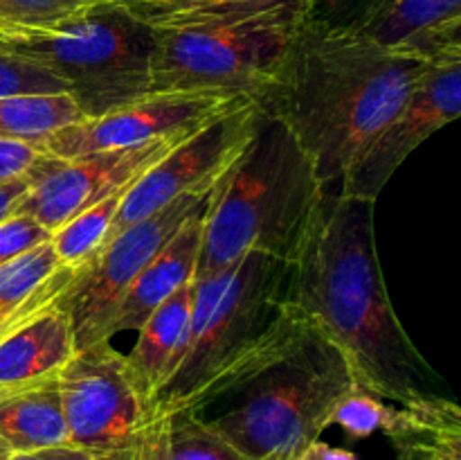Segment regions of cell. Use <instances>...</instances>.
<instances>
[{
	"mask_svg": "<svg viewBox=\"0 0 461 460\" xmlns=\"http://www.w3.org/2000/svg\"><path fill=\"white\" fill-rule=\"evenodd\" d=\"M250 97L216 93H151L131 106L93 120H77L52 131L41 143L59 161L129 149L153 140L180 138Z\"/></svg>",
	"mask_w": 461,
	"mask_h": 460,
	"instance_id": "cell-12",
	"label": "cell"
},
{
	"mask_svg": "<svg viewBox=\"0 0 461 460\" xmlns=\"http://www.w3.org/2000/svg\"><path fill=\"white\" fill-rule=\"evenodd\" d=\"M293 460H360V458L347 449H338V446L327 445V442L322 440H313Z\"/></svg>",
	"mask_w": 461,
	"mask_h": 460,
	"instance_id": "cell-32",
	"label": "cell"
},
{
	"mask_svg": "<svg viewBox=\"0 0 461 460\" xmlns=\"http://www.w3.org/2000/svg\"><path fill=\"white\" fill-rule=\"evenodd\" d=\"M345 25L381 48L428 61L461 48V0H360Z\"/></svg>",
	"mask_w": 461,
	"mask_h": 460,
	"instance_id": "cell-14",
	"label": "cell"
},
{
	"mask_svg": "<svg viewBox=\"0 0 461 460\" xmlns=\"http://www.w3.org/2000/svg\"><path fill=\"white\" fill-rule=\"evenodd\" d=\"M324 194L327 188L295 135L277 117L259 111L250 144L214 188L203 216L194 282L248 253L291 264Z\"/></svg>",
	"mask_w": 461,
	"mask_h": 460,
	"instance_id": "cell-4",
	"label": "cell"
},
{
	"mask_svg": "<svg viewBox=\"0 0 461 460\" xmlns=\"http://www.w3.org/2000/svg\"><path fill=\"white\" fill-rule=\"evenodd\" d=\"M7 460H129V449L99 451V449H86V446H75L68 442V445L32 451V454H14L9 455Z\"/></svg>",
	"mask_w": 461,
	"mask_h": 460,
	"instance_id": "cell-30",
	"label": "cell"
},
{
	"mask_svg": "<svg viewBox=\"0 0 461 460\" xmlns=\"http://www.w3.org/2000/svg\"><path fill=\"white\" fill-rule=\"evenodd\" d=\"M185 138V135H180ZM180 138L153 140L129 149H108L61 161L30 185L16 210L30 215L54 233L68 219L95 206L108 194L133 185L153 162L160 161Z\"/></svg>",
	"mask_w": 461,
	"mask_h": 460,
	"instance_id": "cell-13",
	"label": "cell"
},
{
	"mask_svg": "<svg viewBox=\"0 0 461 460\" xmlns=\"http://www.w3.org/2000/svg\"><path fill=\"white\" fill-rule=\"evenodd\" d=\"M309 16L306 0H291L237 16L153 27V93L252 99L275 75Z\"/></svg>",
	"mask_w": 461,
	"mask_h": 460,
	"instance_id": "cell-6",
	"label": "cell"
},
{
	"mask_svg": "<svg viewBox=\"0 0 461 460\" xmlns=\"http://www.w3.org/2000/svg\"><path fill=\"white\" fill-rule=\"evenodd\" d=\"M383 433L396 460H461V409L439 392L392 406Z\"/></svg>",
	"mask_w": 461,
	"mask_h": 460,
	"instance_id": "cell-18",
	"label": "cell"
},
{
	"mask_svg": "<svg viewBox=\"0 0 461 460\" xmlns=\"http://www.w3.org/2000/svg\"><path fill=\"white\" fill-rule=\"evenodd\" d=\"M461 113V48L428 59L394 115L376 131L338 183V192L376 201L405 158Z\"/></svg>",
	"mask_w": 461,
	"mask_h": 460,
	"instance_id": "cell-11",
	"label": "cell"
},
{
	"mask_svg": "<svg viewBox=\"0 0 461 460\" xmlns=\"http://www.w3.org/2000/svg\"><path fill=\"white\" fill-rule=\"evenodd\" d=\"M257 117V104L243 99L180 138L126 189L108 239L126 225L151 216L176 198L214 188L250 144Z\"/></svg>",
	"mask_w": 461,
	"mask_h": 460,
	"instance_id": "cell-9",
	"label": "cell"
},
{
	"mask_svg": "<svg viewBox=\"0 0 461 460\" xmlns=\"http://www.w3.org/2000/svg\"><path fill=\"white\" fill-rule=\"evenodd\" d=\"M288 273V262L248 253L228 269L194 282L187 347L156 409L196 410L255 354L286 307Z\"/></svg>",
	"mask_w": 461,
	"mask_h": 460,
	"instance_id": "cell-5",
	"label": "cell"
},
{
	"mask_svg": "<svg viewBox=\"0 0 461 460\" xmlns=\"http://www.w3.org/2000/svg\"><path fill=\"white\" fill-rule=\"evenodd\" d=\"M59 158L50 156L39 143L16 138H0V183L30 179L34 183L59 165Z\"/></svg>",
	"mask_w": 461,
	"mask_h": 460,
	"instance_id": "cell-28",
	"label": "cell"
},
{
	"mask_svg": "<svg viewBox=\"0 0 461 460\" xmlns=\"http://www.w3.org/2000/svg\"><path fill=\"white\" fill-rule=\"evenodd\" d=\"M66 93L61 81L0 41V97Z\"/></svg>",
	"mask_w": 461,
	"mask_h": 460,
	"instance_id": "cell-26",
	"label": "cell"
},
{
	"mask_svg": "<svg viewBox=\"0 0 461 460\" xmlns=\"http://www.w3.org/2000/svg\"><path fill=\"white\" fill-rule=\"evenodd\" d=\"M0 41L57 77L81 120L108 115L153 93V27L122 0H102L52 30Z\"/></svg>",
	"mask_w": 461,
	"mask_h": 460,
	"instance_id": "cell-7",
	"label": "cell"
},
{
	"mask_svg": "<svg viewBox=\"0 0 461 460\" xmlns=\"http://www.w3.org/2000/svg\"><path fill=\"white\" fill-rule=\"evenodd\" d=\"M129 460H241L192 409H153L129 446Z\"/></svg>",
	"mask_w": 461,
	"mask_h": 460,
	"instance_id": "cell-20",
	"label": "cell"
},
{
	"mask_svg": "<svg viewBox=\"0 0 461 460\" xmlns=\"http://www.w3.org/2000/svg\"><path fill=\"white\" fill-rule=\"evenodd\" d=\"M390 410L392 406L385 400L363 391V388H356L351 395L340 401L331 424H338L354 440H365L385 428Z\"/></svg>",
	"mask_w": 461,
	"mask_h": 460,
	"instance_id": "cell-27",
	"label": "cell"
},
{
	"mask_svg": "<svg viewBox=\"0 0 461 460\" xmlns=\"http://www.w3.org/2000/svg\"><path fill=\"white\" fill-rule=\"evenodd\" d=\"M9 455H12V451H9L7 445H5V442L0 440V460H7Z\"/></svg>",
	"mask_w": 461,
	"mask_h": 460,
	"instance_id": "cell-34",
	"label": "cell"
},
{
	"mask_svg": "<svg viewBox=\"0 0 461 460\" xmlns=\"http://www.w3.org/2000/svg\"><path fill=\"white\" fill-rule=\"evenodd\" d=\"M356 388L342 352L286 302L268 338L196 413L241 460H293Z\"/></svg>",
	"mask_w": 461,
	"mask_h": 460,
	"instance_id": "cell-3",
	"label": "cell"
},
{
	"mask_svg": "<svg viewBox=\"0 0 461 460\" xmlns=\"http://www.w3.org/2000/svg\"><path fill=\"white\" fill-rule=\"evenodd\" d=\"M122 3L147 25L167 27L178 23L207 21V18L237 16L291 0H122Z\"/></svg>",
	"mask_w": 461,
	"mask_h": 460,
	"instance_id": "cell-24",
	"label": "cell"
},
{
	"mask_svg": "<svg viewBox=\"0 0 461 460\" xmlns=\"http://www.w3.org/2000/svg\"><path fill=\"white\" fill-rule=\"evenodd\" d=\"M30 185H32L30 179L12 180V183H0V221L16 210L18 201H21L23 194L30 189Z\"/></svg>",
	"mask_w": 461,
	"mask_h": 460,
	"instance_id": "cell-33",
	"label": "cell"
},
{
	"mask_svg": "<svg viewBox=\"0 0 461 460\" xmlns=\"http://www.w3.org/2000/svg\"><path fill=\"white\" fill-rule=\"evenodd\" d=\"M129 188H122L117 192L108 194L102 201L86 207L84 212L68 219L66 224L59 225L50 235V242H52V248L61 266L77 271L106 244L108 235L113 230V221H115L117 212H120V206Z\"/></svg>",
	"mask_w": 461,
	"mask_h": 460,
	"instance_id": "cell-23",
	"label": "cell"
},
{
	"mask_svg": "<svg viewBox=\"0 0 461 460\" xmlns=\"http://www.w3.org/2000/svg\"><path fill=\"white\" fill-rule=\"evenodd\" d=\"M309 3L313 16L345 25L351 14H354V9L358 7L360 0H309Z\"/></svg>",
	"mask_w": 461,
	"mask_h": 460,
	"instance_id": "cell-31",
	"label": "cell"
},
{
	"mask_svg": "<svg viewBox=\"0 0 461 460\" xmlns=\"http://www.w3.org/2000/svg\"><path fill=\"white\" fill-rule=\"evenodd\" d=\"M426 63L311 14L252 102L288 126L324 188L336 189L365 144L405 102Z\"/></svg>",
	"mask_w": 461,
	"mask_h": 460,
	"instance_id": "cell-2",
	"label": "cell"
},
{
	"mask_svg": "<svg viewBox=\"0 0 461 460\" xmlns=\"http://www.w3.org/2000/svg\"><path fill=\"white\" fill-rule=\"evenodd\" d=\"M214 188L176 198L151 216L126 225L75 271L59 300L70 316L77 350L111 341L113 318L131 284L180 225L210 201Z\"/></svg>",
	"mask_w": 461,
	"mask_h": 460,
	"instance_id": "cell-8",
	"label": "cell"
},
{
	"mask_svg": "<svg viewBox=\"0 0 461 460\" xmlns=\"http://www.w3.org/2000/svg\"><path fill=\"white\" fill-rule=\"evenodd\" d=\"M102 0H0V36L52 30Z\"/></svg>",
	"mask_w": 461,
	"mask_h": 460,
	"instance_id": "cell-25",
	"label": "cell"
},
{
	"mask_svg": "<svg viewBox=\"0 0 461 460\" xmlns=\"http://www.w3.org/2000/svg\"><path fill=\"white\" fill-rule=\"evenodd\" d=\"M207 206L210 201L180 225L178 233L160 248V253L135 278V282L131 284L117 307V314L111 325V338L122 332H138L140 325L149 318L153 309H158L178 289L194 282L198 251H201L203 216H205Z\"/></svg>",
	"mask_w": 461,
	"mask_h": 460,
	"instance_id": "cell-17",
	"label": "cell"
},
{
	"mask_svg": "<svg viewBox=\"0 0 461 460\" xmlns=\"http://www.w3.org/2000/svg\"><path fill=\"white\" fill-rule=\"evenodd\" d=\"M194 309V282L167 298L140 325L138 341L124 354L126 368L140 395L156 409L158 395L178 370L187 347Z\"/></svg>",
	"mask_w": 461,
	"mask_h": 460,
	"instance_id": "cell-16",
	"label": "cell"
},
{
	"mask_svg": "<svg viewBox=\"0 0 461 460\" xmlns=\"http://www.w3.org/2000/svg\"><path fill=\"white\" fill-rule=\"evenodd\" d=\"M374 203L327 189L291 262L286 302L327 334L363 391L403 404L439 383L383 282Z\"/></svg>",
	"mask_w": 461,
	"mask_h": 460,
	"instance_id": "cell-1",
	"label": "cell"
},
{
	"mask_svg": "<svg viewBox=\"0 0 461 460\" xmlns=\"http://www.w3.org/2000/svg\"><path fill=\"white\" fill-rule=\"evenodd\" d=\"M57 374L16 391L0 392V440L12 455L70 442Z\"/></svg>",
	"mask_w": 461,
	"mask_h": 460,
	"instance_id": "cell-19",
	"label": "cell"
},
{
	"mask_svg": "<svg viewBox=\"0 0 461 460\" xmlns=\"http://www.w3.org/2000/svg\"><path fill=\"white\" fill-rule=\"evenodd\" d=\"M57 379L75 446L126 451L153 413L131 379L124 354L111 341L75 350Z\"/></svg>",
	"mask_w": 461,
	"mask_h": 460,
	"instance_id": "cell-10",
	"label": "cell"
},
{
	"mask_svg": "<svg viewBox=\"0 0 461 460\" xmlns=\"http://www.w3.org/2000/svg\"><path fill=\"white\" fill-rule=\"evenodd\" d=\"M61 291L50 293L0 325V392L52 377L75 354L70 316Z\"/></svg>",
	"mask_w": 461,
	"mask_h": 460,
	"instance_id": "cell-15",
	"label": "cell"
},
{
	"mask_svg": "<svg viewBox=\"0 0 461 460\" xmlns=\"http://www.w3.org/2000/svg\"><path fill=\"white\" fill-rule=\"evenodd\" d=\"M81 120L68 93L7 95L0 97V138L43 143L52 131Z\"/></svg>",
	"mask_w": 461,
	"mask_h": 460,
	"instance_id": "cell-22",
	"label": "cell"
},
{
	"mask_svg": "<svg viewBox=\"0 0 461 460\" xmlns=\"http://www.w3.org/2000/svg\"><path fill=\"white\" fill-rule=\"evenodd\" d=\"M72 275L75 269L61 266L50 239L0 266V325L66 289Z\"/></svg>",
	"mask_w": 461,
	"mask_h": 460,
	"instance_id": "cell-21",
	"label": "cell"
},
{
	"mask_svg": "<svg viewBox=\"0 0 461 460\" xmlns=\"http://www.w3.org/2000/svg\"><path fill=\"white\" fill-rule=\"evenodd\" d=\"M50 230H45L43 225L36 219H32L30 215H23V212H12L9 216H5L0 221V266L12 262L14 257L23 255V253L32 251L39 244L48 242Z\"/></svg>",
	"mask_w": 461,
	"mask_h": 460,
	"instance_id": "cell-29",
	"label": "cell"
}]
</instances>
